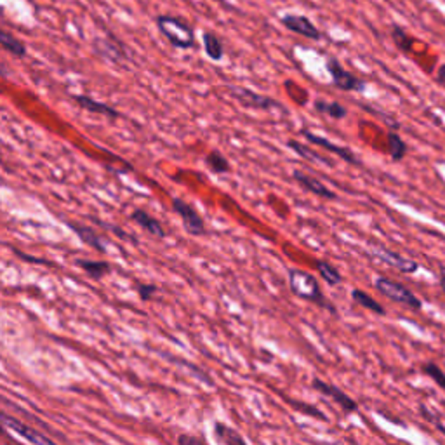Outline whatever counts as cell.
<instances>
[{"mask_svg":"<svg viewBox=\"0 0 445 445\" xmlns=\"http://www.w3.org/2000/svg\"><path fill=\"white\" fill-rule=\"evenodd\" d=\"M73 100H75V103L79 104L82 110L89 111V114H96V115H104V117L108 118H118L120 117V114H118L117 110H115L111 104H107L103 103V101H97V100H93V97L86 96V94H80V96H73Z\"/></svg>","mask_w":445,"mask_h":445,"instance_id":"cell-16","label":"cell"},{"mask_svg":"<svg viewBox=\"0 0 445 445\" xmlns=\"http://www.w3.org/2000/svg\"><path fill=\"white\" fill-rule=\"evenodd\" d=\"M391 38H393L395 45L398 51L411 52L412 51V38L405 33V30L398 24H391Z\"/></svg>","mask_w":445,"mask_h":445,"instance_id":"cell-27","label":"cell"},{"mask_svg":"<svg viewBox=\"0 0 445 445\" xmlns=\"http://www.w3.org/2000/svg\"><path fill=\"white\" fill-rule=\"evenodd\" d=\"M138 292H139V297H141L143 301H148V299H152L153 296H155L157 287L153 286V283H139Z\"/></svg>","mask_w":445,"mask_h":445,"instance_id":"cell-30","label":"cell"},{"mask_svg":"<svg viewBox=\"0 0 445 445\" xmlns=\"http://www.w3.org/2000/svg\"><path fill=\"white\" fill-rule=\"evenodd\" d=\"M89 219L93 223H96L97 226H101V228H107V230H110L111 233H115L117 235L118 238H122V240H131L132 244H136V238L132 237V235H129L127 231H124L122 230L120 226H117V224H110V223H104V221H101V219H97V218H94V216H89Z\"/></svg>","mask_w":445,"mask_h":445,"instance_id":"cell-29","label":"cell"},{"mask_svg":"<svg viewBox=\"0 0 445 445\" xmlns=\"http://www.w3.org/2000/svg\"><path fill=\"white\" fill-rule=\"evenodd\" d=\"M75 263H77V266H80V268H82L84 272H86L87 275H89L91 279H94V280L103 279L104 275H108V273L111 272L110 263H107V261H91V259H77Z\"/></svg>","mask_w":445,"mask_h":445,"instance_id":"cell-20","label":"cell"},{"mask_svg":"<svg viewBox=\"0 0 445 445\" xmlns=\"http://www.w3.org/2000/svg\"><path fill=\"white\" fill-rule=\"evenodd\" d=\"M14 254L19 256L23 261H28V263H37V265H47V261H44L42 258H35V256H30V254H23V252L19 251V249H13Z\"/></svg>","mask_w":445,"mask_h":445,"instance_id":"cell-32","label":"cell"},{"mask_svg":"<svg viewBox=\"0 0 445 445\" xmlns=\"http://www.w3.org/2000/svg\"><path fill=\"white\" fill-rule=\"evenodd\" d=\"M374 287H376L383 296L395 301V303H400L404 304V306L412 308V310H421L423 301L419 299L411 289H407L404 283L395 282V280L388 279V276H377V279L374 280Z\"/></svg>","mask_w":445,"mask_h":445,"instance_id":"cell-3","label":"cell"},{"mask_svg":"<svg viewBox=\"0 0 445 445\" xmlns=\"http://www.w3.org/2000/svg\"><path fill=\"white\" fill-rule=\"evenodd\" d=\"M313 387L317 388L320 393H324L325 397L332 398V400H334V404H338L345 412H355L357 409H359V404H357V402L353 400L352 397H348L345 391L339 390L338 387H332V384L324 383V381H320V380H315Z\"/></svg>","mask_w":445,"mask_h":445,"instance_id":"cell-12","label":"cell"},{"mask_svg":"<svg viewBox=\"0 0 445 445\" xmlns=\"http://www.w3.org/2000/svg\"><path fill=\"white\" fill-rule=\"evenodd\" d=\"M214 430H216V437H218V439L226 445H247L245 444V440L240 437V433L235 432V430L230 428V426L223 425V423H216Z\"/></svg>","mask_w":445,"mask_h":445,"instance_id":"cell-24","label":"cell"},{"mask_svg":"<svg viewBox=\"0 0 445 445\" xmlns=\"http://www.w3.org/2000/svg\"><path fill=\"white\" fill-rule=\"evenodd\" d=\"M280 23L292 33L301 35V37L311 38V40H320L322 31L311 23L310 17L299 16V14H283L280 17Z\"/></svg>","mask_w":445,"mask_h":445,"instance_id":"cell-10","label":"cell"},{"mask_svg":"<svg viewBox=\"0 0 445 445\" xmlns=\"http://www.w3.org/2000/svg\"><path fill=\"white\" fill-rule=\"evenodd\" d=\"M202 44H204V51L205 56L212 61H221L224 56V49H223V42L214 31H204L202 35Z\"/></svg>","mask_w":445,"mask_h":445,"instance_id":"cell-17","label":"cell"},{"mask_svg":"<svg viewBox=\"0 0 445 445\" xmlns=\"http://www.w3.org/2000/svg\"><path fill=\"white\" fill-rule=\"evenodd\" d=\"M2 421H3V426H7V428L13 430L14 433H17L19 437H23V439L28 440V442H30L31 445H56L51 439H49V437H45L44 433L37 432L35 428L24 425L23 421L13 418V416L3 414Z\"/></svg>","mask_w":445,"mask_h":445,"instance_id":"cell-11","label":"cell"},{"mask_svg":"<svg viewBox=\"0 0 445 445\" xmlns=\"http://www.w3.org/2000/svg\"><path fill=\"white\" fill-rule=\"evenodd\" d=\"M419 411H421V414H423V418L426 419V421H430V423H433V425L437 426V428L440 430V432L444 433L445 435V425L442 421H440V419H437V416H433L432 412L428 411V407H425V405H421V407H419Z\"/></svg>","mask_w":445,"mask_h":445,"instance_id":"cell-31","label":"cell"},{"mask_svg":"<svg viewBox=\"0 0 445 445\" xmlns=\"http://www.w3.org/2000/svg\"><path fill=\"white\" fill-rule=\"evenodd\" d=\"M93 45L100 58L107 59L114 65H124L125 61H129L127 49L114 33H108L107 37H96Z\"/></svg>","mask_w":445,"mask_h":445,"instance_id":"cell-6","label":"cell"},{"mask_svg":"<svg viewBox=\"0 0 445 445\" xmlns=\"http://www.w3.org/2000/svg\"><path fill=\"white\" fill-rule=\"evenodd\" d=\"M313 108L317 114L320 115H329L331 118H336V120H341L348 115V110L343 107L338 101H325V100H317L313 103Z\"/></svg>","mask_w":445,"mask_h":445,"instance_id":"cell-19","label":"cell"},{"mask_svg":"<svg viewBox=\"0 0 445 445\" xmlns=\"http://www.w3.org/2000/svg\"><path fill=\"white\" fill-rule=\"evenodd\" d=\"M129 219H131L132 223L139 224L143 230L148 231V233L153 235V237L157 238L167 237V231L164 230L162 223H160L157 218H153V216H150L146 211H143V209H136V211H132L131 216H129Z\"/></svg>","mask_w":445,"mask_h":445,"instance_id":"cell-15","label":"cell"},{"mask_svg":"<svg viewBox=\"0 0 445 445\" xmlns=\"http://www.w3.org/2000/svg\"><path fill=\"white\" fill-rule=\"evenodd\" d=\"M301 134L304 136V139H306L308 143H311V145H315V146H320V148L327 150V152H331V153H334V155H338L339 159L345 160V162L352 164V166H357V167L362 166V162L359 160V157H357L355 153H353L352 150L348 148V146L336 145V143L329 141V139L324 138V136L313 134V132H311L310 129H303V131H301Z\"/></svg>","mask_w":445,"mask_h":445,"instance_id":"cell-9","label":"cell"},{"mask_svg":"<svg viewBox=\"0 0 445 445\" xmlns=\"http://www.w3.org/2000/svg\"><path fill=\"white\" fill-rule=\"evenodd\" d=\"M205 166H208L209 171L214 174H228L231 171L228 159L223 153H219L218 150H212V152L205 157Z\"/></svg>","mask_w":445,"mask_h":445,"instance_id":"cell-23","label":"cell"},{"mask_svg":"<svg viewBox=\"0 0 445 445\" xmlns=\"http://www.w3.org/2000/svg\"><path fill=\"white\" fill-rule=\"evenodd\" d=\"M155 24L173 47L192 49L195 45V31L185 17L160 14L155 17Z\"/></svg>","mask_w":445,"mask_h":445,"instance_id":"cell-1","label":"cell"},{"mask_svg":"<svg viewBox=\"0 0 445 445\" xmlns=\"http://www.w3.org/2000/svg\"><path fill=\"white\" fill-rule=\"evenodd\" d=\"M370 254L374 258H377L380 261H383L384 265L391 266V268H397L402 273H416L419 270V263L414 261L411 258H405V256L398 254V252L390 251V249L383 247V245H376V247L370 249Z\"/></svg>","mask_w":445,"mask_h":445,"instance_id":"cell-8","label":"cell"},{"mask_svg":"<svg viewBox=\"0 0 445 445\" xmlns=\"http://www.w3.org/2000/svg\"><path fill=\"white\" fill-rule=\"evenodd\" d=\"M440 282H445V266H442V270H440Z\"/></svg>","mask_w":445,"mask_h":445,"instance_id":"cell-35","label":"cell"},{"mask_svg":"<svg viewBox=\"0 0 445 445\" xmlns=\"http://www.w3.org/2000/svg\"><path fill=\"white\" fill-rule=\"evenodd\" d=\"M388 152H390V157L393 162H400V160H404L405 155L409 153L407 143L400 138L398 132H388Z\"/></svg>","mask_w":445,"mask_h":445,"instance_id":"cell-22","label":"cell"},{"mask_svg":"<svg viewBox=\"0 0 445 445\" xmlns=\"http://www.w3.org/2000/svg\"><path fill=\"white\" fill-rule=\"evenodd\" d=\"M173 211L181 218V223H183V228L187 233L194 235V237L208 235V230H205V223L204 219H202V216L198 214L197 209H195L192 204H188L187 201H183V198L180 197H174Z\"/></svg>","mask_w":445,"mask_h":445,"instance_id":"cell-5","label":"cell"},{"mask_svg":"<svg viewBox=\"0 0 445 445\" xmlns=\"http://www.w3.org/2000/svg\"><path fill=\"white\" fill-rule=\"evenodd\" d=\"M423 373L428 377H432L437 384L445 391V373L442 370V367L435 362H428L423 366Z\"/></svg>","mask_w":445,"mask_h":445,"instance_id":"cell-28","label":"cell"},{"mask_svg":"<svg viewBox=\"0 0 445 445\" xmlns=\"http://www.w3.org/2000/svg\"><path fill=\"white\" fill-rule=\"evenodd\" d=\"M292 178H294V181H297V183H299L301 187L304 188V190L310 192V194H313V195H317V197L325 198V201H334L336 198L334 192L329 190V188L325 187L322 181H318L317 178L310 176V174H304L303 171H294Z\"/></svg>","mask_w":445,"mask_h":445,"instance_id":"cell-14","label":"cell"},{"mask_svg":"<svg viewBox=\"0 0 445 445\" xmlns=\"http://www.w3.org/2000/svg\"><path fill=\"white\" fill-rule=\"evenodd\" d=\"M0 44H2L3 51H7L9 54H13L14 58H24L28 54L26 45L19 40L17 37H14L10 31L0 30Z\"/></svg>","mask_w":445,"mask_h":445,"instance_id":"cell-18","label":"cell"},{"mask_svg":"<svg viewBox=\"0 0 445 445\" xmlns=\"http://www.w3.org/2000/svg\"><path fill=\"white\" fill-rule=\"evenodd\" d=\"M315 265H317V270L318 273H320V276L329 283V286H338V283H341L343 280L341 273H339L338 270L331 265V263L324 261V259H318Z\"/></svg>","mask_w":445,"mask_h":445,"instance_id":"cell-26","label":"cell"},{"mask_svg":"<svg viewBox=\"0 0 445 445\" xmlns=\"http://www.w3.org/2000/svg\"><path fill=\"white\" fill-rule=\"evenodd\" d=\"M435 80L440 87H444L445 89V63H442V65L439 66V70H437Z\"/></svg>","mask_w":445,"mask_h":445,"instance_id":"cell-34","label":"cell"},{"mask_svg":"<svg viewBox=\"0 0 445 445\" xmlns=\"http://www.w3.org/2000/svg\"><path fill=\"white\" fill-rule=\"evenodd\" d=\"M289 287L294 296L317 304H327L317 279L303 270H289Z\"/></svg>","mask_w":445,"mask_h":445,"instance_id":"cell-2","label":"cell"},{"mask_svg":"<svg viewBox=\"0 0 445 445\" xmlns=\"http://www.w3.org/2000/svg\"><path fill=\"white\" fill-rule=\"evenodd\" d=\"M230 94L245 108H254V110H280L282 104L273 97L265 96V94H258L254 91L247 89V87L240 86H230Z\"/></svg>","mask_w":445,"mask_h":445,"instance_id":"cell-7","label":"cell"},{"mask_svg":"<svg viewBox=\"0 0 445 445\" xmlns=\"http://www.w3.org/2000/svg\"><path fill=\"white\" fill-rule=\"evenodd\" d=\"M287 146H289V148L292 150V152H296L299 157H303V159L310 160V162L325 164V166H329V167L334 166V164H332L331 160H327L325 157L318 155V153L315 152L313 148H310V146H306V145H301V143L296 141V139H289V141H287Z\"/></svg>","mask_w":445,"mask_h":445,"instance_id":"cell-21","label":"cell"},{"mask_svg":"<svg viewBox=\"0 0 445 445\" xmlns=\"http://www.w3.org/2000/svg\"><path fill=\"white\" fill-rule=\"evenodd\" d=\"M66 226L79 237V240L82 242V244L89 245V247H93L94 251L97 252H107V245H104L103 238L96 233V230H93L91 226L79 221H66Z\"/></svg>","mask_w":445,"mask_h":445,"instance_id":"cell-13","label":"cell"},{"mask_svg":"<svg viewBox=\"0 0 445 445\" xmlns=\"http://www.w3.org/2000/svg\"><path fill=\"white\" fill-rule=\"evenodd\" d=\"M178 444L180 445H205V442H202L201 439H197V437H192V435H180Z\"/></svg>","mask_w":445,"mask_h":445,"instance_id":"cell-33","label":"cell"},{"mask_svg":"<svg viewBox=\"0 0 445 445\" xmlns=\"http://www.w3.org/2000/svg\"><path fill=\"white\" fill-rule=\"evenodd\" d=\"M219 2H224V0H219Z\"/></svg>","mask_w":445,"mask_h":445,"instance_id":"cell-36","label":"cell"},{"mask_svg":"<svg viewBox=\"0 0 445 445\" xmlns=\"http://www.w3.org/2000/svg\"><path fill=\"white\" fill-rule=\"evenodd\" d=\"M325 68L331 75L332 86L338 87L339 91H348V93H364L366 91L367 84L362 79H359L355 73L343 68L341 63L336 58H329L325 63Z\"/></svg>","mask_w":445,"mask_h":445,"instance_id":"cell-4","label":"cell"},{"mask_svg":"<svg viewBox=\"0 0 445 445\" xmlns=\"http://www.w3.org/2000/svg\"><path fill=\"white\" fill-rule=\"evenodd\" d=\"M352 297H353V301H355V303H359L360 306L367 308V310L374 311V313H377V315H384V313H387V310H384V308L381 306V304L377 303V301L374 299L373 296H369V294L364 292V290L355 289V290H353V292H352Z\"/></svg>","mask_w":445,"mask_h":445,"instance_id":"cell-25","label":"cell"}]
</instances>
